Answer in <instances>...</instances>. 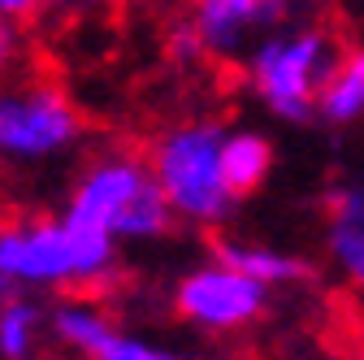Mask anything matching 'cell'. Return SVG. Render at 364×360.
Wrapping results in <instances>:
<instances>
[{
    "mask_svg": "<svg viewBox=\"0 0 364 360\" xmlns=\"http://www.w3.org/2000/svg\"><path fill=\"white\" fill-rule=\"evenodd\" d=\"M117 274L122 243L70 208L0 221V300L105 291Z\"/></svg>",
    "mask_w": 364,
    "mask_h": 360,
    "instance_id": "6da1fadb",
    "label": "cell"
},
{
    "mask_svg": "<svg viewBox=\"0 0 364 360\" xmlns=\"http://www.w3.org/2000/svg\"><path fill=\"white\" fill-rule=\"evenodd\" d=\"M225 130L217 117H178L152 134L148 161L178 226L217 231L243 200L225 174Z\"/></svg>",
    "mask_w": 364,
    "mask_h": 360,
    "instance_id": "7a4b0ae2",
    "label": "cell"
},
{
    "mask_svg": "<svg viewBox=\"0 0 364 360\" xmlns=\"http://www.w3.org/2000/svg\"><path fill=\"white\" fill-rule=\"evenodd\" d=\"M338 48L343 39L326 22H312V18L282 22L278 31L260 35L239 61L247 96L273 122H287V126L316 122V100H321V87Z\"/></svg>",
    "mask_w": 364,
    "mask_h": 360,
    "instance_id": "3957f363",
    "label": "cell"
},
{
    "mask_svg": "<svg viewBox=\"0 0 364 360\" xmlns=\"http://www.w3.org/2000/svg\"><path fill=\"white\" fill-rule=\"evenodd\" d=\"M65 208L91 226L109 231L117 243H156L178 226L148 152L134 148H105L91 157L74 174Z\"/></svg>",
    "mask_w": 364,
    "mask_h": 360,
    "instance_id": "277c9868",
    "label": "cell"
},
{
    "mask_svg": "<svg viewBox=\"0 0 364 360\" xmlns=\"http://www.w3.org/2000/svg\"><path fill=\"white\" fill-rule=\"evenodd\" d=\"M87 117L74 96L48 74L18 70L0 78V161L14 169H43L78 152Z\"/></svg>",
    "mask_w": 364,
    "mask_h": 360,
    "instance_id": "5b68a950",
    "label": "cell"
},
{
    "mask_svg": "<svg viewBox=\"0 0 364 360\" xmlns=\"http://www.w3.org/2000/svg\"><path fill=\"white\" fill-rule=\"evenodd\" d=\"M269 300H273V287L256 282L252 274H243V269H235L230 260H221L213 252L191 269H182L169 287L173 317L213 339L252 330L269 312Z\"/></svg>",
    "mask_w": 364,
    "mask_h": 360,
    "instance_id": "8992f818",
    "label": "cell"
},
{
    "mask_svg": "<svg viewBox=\"0 0 364 360\" xmlns=\"http://www.w3.org/2000/svg\"><path fill=\"white\" fill-rule=\"evenodd\" d=\"M48 339L70 360H191L169 339L122 330L113 312L91 295H61L48 308Z\"/></svg>",
    "mask_w": 364,
    "mask_h": 360,
    "instance_id": "52a82bcc",
    "label": "cell"
},
{
    "mask_svg": "<svg viewBox=\"0 0 364 360\" xmlns=\"http://www.w3.org/2000/svg\"><path fill=\"white\" fill-rule=\"evenodd\" d=\"M299 0H187V31L213 61H243L247 48L295 18Z\"/></svg>",
    "mask_w": 364,
    "mask_h": 360,
    "instance_id": "ba28073f",
    "label": "cell"
},
{
    "mask_svg": "<svg viewBox=\"0 0 364 360\" xmlns=\"http://www.w3.org/2000/svg\"><path fill=\"white\" fill-rule=\"evenodd\" d=\"M326 265L360 295L364 291V178H338L321 196Z\"/></svg>",
    "mask_w": 364,
    "mask_h": 360,
    "instance_id": "9c48e42d",
    "label": "cell"
},
{
    "mask_svg": "<svg viewBox=\"0 0 364 360\" xmlns=\"http://www.w3.org/2000/svg\"><path fill=\"white\" fill-rule=\"evenodd\" d=\"M213 256L230 260L235 269H243V274H252L256 282L264 287H299L308 278V260L282 243H269V239H252V235H221L213 243Z\"/></svg>",
    "mask_w": 364,
    "mask_h": 360,
    "instance_id": "30bf717a",
    "label": "cell"
},
{
    "mask_svg": "<svg viewBox=\"0 0 364 360\" xmlns=\"http://www.w3.org/2000/svg\"><path fill=\"white\" fill-rule=\"evenodd\" d=\"M316 122H326L334 130L364 126V43H343L338 48L321 87V100H316Z\"/></svg>",
    "mask_w": 364,
    "mask_h": 360,
    "instance_id": "8fae6325",
    "label": "cell"
},
{
    "mask_svg": "<svg viewBox=\"0 0 364 360\" xmlns=\"http://www.w3.org/2000/svg\"><path fill=\"white\" fill-rule=\"evenodd\" d=\"M273 161H278V152H273V139L264 130H256V126L225 130V174H230V183L243 200L269 183Z\"/></svg>",
    "mask_w": 364,
    "mask_h": 360,
    "instance_id": "7c38bea8",
    "label": "cell"
},
{
    "mask_svg": "<svg viewBox=\"0 0 364 360\" xmlns=\"http://www.w3.org/2000/svg\"><path fill=\"white\" fill-rule=\"evenodd\" d=\"M48 339V312L35 304V295L0 300V356L5 360H35Z\"/></svg>",
    "mask_w": 364,
    "mask_h": 360,
    "instance_id": "4fadbf2b",
    "label": "cell"
},
{
    "mask_svg": "<svg viewBox=\"0 0 364 360\" xmlns=\"http://www.w3.org/2000/svg\"><path fill=\"white\" fill-rule=\"evenodd\" d=\"M22 57H26V39H22V26H9V22H0V78L18 74Z\"/></svg>",
    "mask_w": 364,
    "mask_h": 360,
    "instance_id": "5bb4252c",
    "label": "cell"
},
{
    "mask_svg": "<svg viewBox=\"0 0 364 360\" xmlns=\"http://www.w3.org/2000/svg\"><path fill=\"white\" fill-rule=\"evenodd\" d=\"M53 0H0V22L9 26H26L35 18H43V9H48Z\"/></svg>",
    "mask_w": 364,
    "mask_h": 360,
    "instance_id": "9a60e30c",
    "label": "cell"
},
{
    "mask_svg": "<svg viewBox=\"0 0 364 360\" xmlns=\"http://www.w3.org/2000/svg\"><path fill=\"white\" fill-rule=\"evenodd\" d=\"M0 191H5V161H0Z\"/></svg>",
    "mask_w": 364,
    "mask_h": 360,
    "instance_id": "2e32d148",
    "label": "cell"
},
{
    "mask_svg": "<svg viewBox=\"0 0 364 360\" xmlns=\"http://www.w3.org/2000/svg\"><path fill=\"white\" fill-rule=\"evenodd\" d=\"M360 300H364V291H360Z\"/></svg>",
    "mask_w": 364,
    "mask_h": 360,
    "instance_id": "e0dca14e",
    "label": "cell"
}]
</instances>
